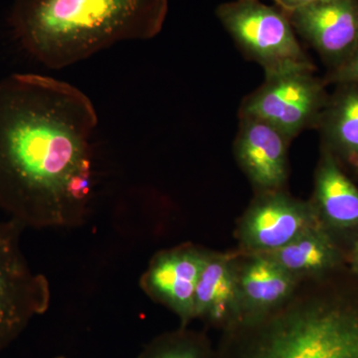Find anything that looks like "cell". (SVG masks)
<instances>
[{
    "instance_id": "1",
    "label": "cell",
    "mask_w": 358,
    "mask_h": 358,
    "mask_svg": "<svg viewBox=\"0 0 358 358\" xmlns=\"http://www.w3.org/2000/svg\"><path fill=\"white\" fill-rule=\"evenodd\" d=\"M94 103L39 74L0 81V208L22 227L86 222L94 192Z\"/></svg>"
},
{
    "instance_id": "2",
    "label": "cell",
    "mask_w": 358,
    "mask_h": 358,
    "mask_svg": "<svg viewBox=\"0 0 358 358\" xmlns=\"http://www.w3.org/2000/svg\"><path fill=\"white\" fill-rule=\"evenodd\" d=\"M339 271L301 280L279 307L223 331L214 358H358V294Z\"/></svg>"
},
{
    "instance_id": "3",
    "label": "cell",
    "mask_w": 358,
    "mask_h": 358,
    "mask_svg": "<svg viewBox=\"0 0 358 358\" xmlns=\"http://www.w3.org/2000/svg\"><path fill=\"white\" fill-rule=\"evenodd\" d=\"M167 13L169 0H17L11 25L31 57L58 70L120 42L154 38Z\"/></svg>"
},
{
    "instance_id": "4",
    "label": "cell",
    "mask_w": 358,
    "mask_h": 358,
    "mask_svg": "<svg viewBox=\"0 0 358 358\" xmlns=\"http://www.w3.org/2000/svg\"><path fill=\"white\" fill-rule=\"evenodd\" d=\"M216 16L238 49L262 68L265 77L315 72L288 14L262 0H233L216 9Z\"/></svg>"
},
{
    "instance_id": "5",
    "label": "cell",
    "mask_w": 358,
    "mask_h": 358,
    "mask_svg": "<svg viewBox=\"0 0 358 358\" xmlns=\"http://www.w3.org/2000/svg\"><path fill=\"white\" fill-rule=\"evenodd\" d=\"M24 227L0 221V352L50 306L48 280L35 272L20 245Z\"/></svg>"
},
{
    "instance_id": "6",
    "label": "cell",
    "mask_w": 358,
    "mask_h": 358,
    "mask_svg": "<svg viewBox=\"0 0 358 358\" xmlns=\"http://www.w3.org/2000/svg\"><path fill=\"white\" fill-rule=\"evenodd\" d=\"M327 82L315 72H293L265 77L245 96L239 117L268 122L293 141L306 129H317L329 100Z\"/></svg>"
},
{
    "instance_id": "7",
    "label": "cell",
    "mask_w": 358,
    "mask_h": 358,
    "mask_svg": "<svg viewBox=\"0 0 358 358\" xmlns=\"http://www.w3.org/2000/svg\"><path fill=\"white\" fill-rule=\"evenodd\" d=\"M317 226L322 225L310 200L296 199L287 189L256 192L238 219L237 249L247 253H268Z\"/></svg>"
},
{
    "instance_id": "8",
    "label": "cell",
    "mask_w": 358,
    "mask_h": 358,
    "mask_svg": "<svg viewBox=\"0 0 358 358\" xmlns=\"http://www.w3.org/2000/svg\"><path fill=\"white\" fill-rule=\"evenodd\" d=\"M209 253L210 250L193 243L160 250L141 275L143 293L176 315L180 327L195 320V293Z\"/></svg>"
},
{
    "instance_id": "9",
    "label": "cell",
    "mask_w": 358,
    "mask_h": 358,
    "mask_svg": "<svg viewBox=\"0 0 358 358\" xmlns=\"http://www.w3.org/2000/svg\"><path fill=\"white\" fill-rule=\"evenodd\" d=\"M287 14L329 72L345 64L358 46V0H322Z\"/></svg>"
},
{
    "instance_id": "10",
    "label": "cell",
    "mask_w": 358,
    "mask_h": 358,
    "mask_svg": "<svg viewBox=\"0 0 358 358\" xmlns=\"http://www.w3.org/2000/svg\"><path fill=\"white\" fill-rule=\"evenodd\" d=\"M292 141L279 129L251 117H239L233 154L254 192L287 189Z\"/></svg>"
},
{
    "instance_id": "11",
    "label": "cell",
    "mask_w": 358,
    "mask_h": 358,
    "mask_svg": "<svg viewBox=\"0 0 358 358\" xmlns=\"http://www.w3.org/2000/svg\"><path fill=\"white\" fill-rule=\"evenodd\" d=\"M310 202L320 225L334 239L338 242L341 236H353L357 239L358 187L336 157L324 148H320Z\"/></svg>"
},
{
    "instance_id": "12",
    "label": "cell",
    "mask_w": 358,
    "mask_h": 358,
    "mask_svg": "<svg viewBox=\"0 0 358 358\" xmlns=\"http://www.w3.org/2000/svg\"><path fill=\"white\" fill-rule=\"evenodd\" d=\"M194 319L222 331L241 322V298L235 250L230 252L210 250L197 284Z\"/></svg>"
},
{
    "instance_id": "13",
    "label": "cell",
    "mask_w": 358,
    "mask_h": 358,
    "mask_svg": "<svg viewBox=\"0 0 358 358\" xmlns=\"http://www.w3.org/2000/svg\"><path fill=\"white\" fill-rule=\"evenodd\" d=\"M242 320L265 315L285 303L300 280L263 254L235 250Z\"/></svg>"
},
{
    "instance_id": "14",
    "label": "cell",
    "mask_w": 358,
    "mask_h": 358,
    "mask_svg": "<svg viewBox=\"0 0 358 358\" xmlns=\"http://www.w3.org/2000/svg\"><path fill=\"white\" fill-rule=\"evenodd\" d=\"M320 115L322 148L343 169L358 174V84L336 85Z\"/></svg>"
},
{
    "instance_id": "15",
    "label": "cell",
    "mask_w": 358,
    "mask_h": 358,
    "mask_svg": "<svg viewBox=\"0 0 358 358\" xmlns=\"http://www.w3.org/2000/svg\"><path fill=\"white\" fill-rule=\"evenodd\" d=\"M257 254L268 257L300 281L336 272L348 259L338 240L322 226L307 231L282 248Z\"/></svg>"
},
{
    "instance_id": "16",
    "label": "cell",
    "mask_w": 358,
    "mask_h": 358,
    "mask_svg": "<svg viewBox=\"0 0 358 358\" xmlns=\"http://www.w3.org/2000/svg\"><path fill=\"white\" fill-rule=\"evenodd\" d=\"M138 358H214V350L204 334L180 327L157 336Z\"/></svg>"
},
{
    "instance_id": "17",
    "label": "cell",
    "mask_w": 358,
    "mask_h": 358,
    "mask_svg": "<svg viewBox=\"0 0 358 358\" xmlns=\"http://www.w3.org/2000/svg\"><path fill=\"white\" fill-rule=\"evenodd\" d=\"M324 79L327 85L358 84V46L345 64L338 69L327 72Z\"/></svg>"
},
{
    "instance_id": "18",
    "label": "cell",
    "mask_w": 358,
    "mask_h": 358,
    "mask_svg": "<svg viewBox=\"0 0 358 358\" xmlns=\"http://www.w3.org/2000/svg\"><path fill=\"white\" fill-rule=\"evenodd\" d=\"M272 1L274 2V6L279 7L285 13H289L296 10V9L312 6V4L322 1V0H272Z\"/></svg>"
},
{
    "instance_id": "19",
    "label": "cell",
    "mask_w": 358,
    "mask_h": 358,
    "mask_svg": "<svg viewBox=\"0 0 358 358\" xmlns=\"http://www.w3.org/2000/svg\"><path fill=\"white\" fill-rule=\"evenodd\" d=\"M348 263L350 264V271L358 275V237L353 241L350 252H348Z\"/></svg>"
},
{
    "instance_id": "20",
    "label": "cell",
    "mask_w": 358,
    "mask_h": 358,
    "mask_svg": "<svg viewBox=\"0 0 358 358\" xmlns=\"http://www.w3.org/2000/svg\"><path fill=\"white\" fill-rule=\"evenodd\" d=\"M57 358H65V357H57Z\"/></svg>"
}]
</instances>
